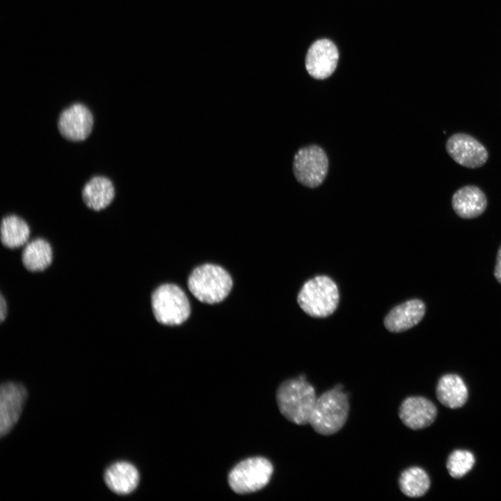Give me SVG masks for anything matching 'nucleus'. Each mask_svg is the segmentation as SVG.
I'll list each match as a JSON object with an SVG mask.
<instances>
[{"label": "nucleus", "mask_w": 501, "mask_h": 501, "mask_svg": "<svg viewBox=\"0 0 501 501\" xmlns=\"http://www.w3.org/2000/svg\"><path fill=\"white\" fill-rule=\"evenodd\" d=\"M27 398L26 388L17 383L6 382L0 389V434L6 436L17 423Z\"/></svg>", "instance_id": "obj_9"}, {"label": "nucleus", "mask_w": 501, "mask_h": 501, "mask_svg": "<svg viewBox=\"0 0 501 501\" xmlns=\"http://www.w3.org/2000/svg\"><path fill=\"white\" fill-rule=\"evenodd\" d=\"M424 302L415 299L393 308L384 319L385 328L391 332H403L417 325L424 316Z\"/></svg>", "instance_id": "obj_14"}, {"label": "nucleus", "mask_w": 501, "mask_h": 501, "mask_svg": "<svg viewBox=\"0 0 501 501\" xmlns=\"http://www.w3.org/2000/svg\"><path fill=\"white\" fill-rule=\"evenodd\" d=\"M451 203L454 212L460 218L471 219L485 212L488 200L480 188L475 185H466L454 193Z\"/></svg>", "instance_id": "obj_13"}, {"label": "nucleus", "mask_w": 501, "mask_h": 501, "mask_svg": "<svg viewBox=\"0 0 501 501\" xmlns=\"http://www.w3.org/2000/svg\"><path fill=\"white\" fill-rule=\"evenodd\" d=\"M93 122V116L89 109L82 104L76 103L61 113L58 129L65 138L80 141L91 133Z\"/></svg>", "instance_id": "obj_10"}, {"label": "nucleus", "mask_w": 501, "mask_h": 501, "mask_svg": "<svg viewBox=\"0 0 501 501\" xmlns=\"http://www.w3.org/2000/svg\"><path fill=\"white\" fill-rule=\"evenodd\" d=\"M468 395L466 383L456 374H445L438 382L436 397L446 407L457 408L463 406L467 401Z\"/></svg>", "instance_id": "obj_17"}, {"label": "nucleus", "mask_w": 501, "mask_h": 501, "mask_svg": "<svg viewBox=\"0 0 501 501\" xmlns=\"http://www.w3.org/2000/svg\"><path fill=\"white\" fill-rule=\"evenodd\" d=\"M151 304L156 320L164 325L181 324L190 315V305L186 294L173 284L158 287L152 294Z\"/></svg>", "instance_id": "obj_5"}, {"label": "nucleus", "mask_w": 501, "mask_h": 501, "mask_svg": "<svg viewBox=\"0 0 501 501\" xmlns=\"http://www.w3.org/2000/svg\"><path fill=\"white\" fill-rule=\"evenodd\" d=\"M305 376L283 381L276 392V401L281 414L289 421L298 424H309L317 400L313 386Z\"/></svg>", "instance_id": "obj_1"}, {"label": "nucleus", "mask_w": 501, "mask_h": 501, "mask_svg": "<svg viewBox=\"0 0 501 501\" xmlns=\"http://www.w3.org/2000/svg\"><path fill=\"white\" fill-rule=\"evenodd\" d=\"M400 491L409 498L424 495L430 487V479L424 470L420 467H410L404 470L399 478Z\"/></svg>", "instance_id": "obj_20"}, {"label": "nucleus", "mask_w": 501, "mask_h": 501, "mask_svg": "<svg viewBox=\"0 0 501 501\" xmlns=\"http://www.w3.org/2000/svg\"><path fill=\"white\" fill-rule=\"evenodd\" d=\"M339 299L338 288L335 282L326 276H318L303 285L297 301L308 315L326 317L336 310Z\"/></svg>", "instance_id": "obj_4"}, {"label": "nucleus", "mask_w": 501, "mask_h": 501, "mask_svg": "<svg viewBox=\"0 0 501 501\" xmlns=\"http://www.w3.org/2000/svg\"><path fill=\"white\" fill-rule=\"evenodd\" d=\"M139 478L136 468L126 461L112 464L104 473L106 484L118 495H127L133 492L138 484Z\"/></svg>", "instance_id": "obj_15"}, {"label": "nucleus", "mask_w": 501, "mask_h": 501, "mask_svg": "<svg viewBox=\"0 0 501 501\" xmlns=\"http://www.w3.org/2000/svg\"><path fill=\"white\" fill-rule=\"evenodd\" d=\"M0 232L1 244L10 249L24 246L30 236L27 223L21 217L13 214L2 218Z\"/></svg>", "instance_id": "obj_19"}, {"label": "nucleus", "mask_w": 501, "mask_h": 501, "mask_svg": "<svg viewBox=\"0 0 501 501\" xmlns=\"http://www.w3.org/2000/svg\"><path fill=\"white\" fill-rule=\"evenodd\" d=\"M338 58V50L332 41L319 40L308 49L305 58L306 70L315 79H326L335 70Z\"/></svg>", "instance_id": "obj_11"}, {"label": "nucleus", "mask_w": 501, "mask_h": 501, "mask_svg": "<svg viewBox=\"0 0 501 501\" xmlns=\"http://www.w3.org/2000/svg\"><path fill=\"white\" fill-rule=\"evenodd\" d=\"M52 260V248L50 244L42 238L28 241L22 253L23 266L31 272L44 271L50 266Z\"/></svg>", "instance_id": "obj_18"}, {"label": "nucleus", "mask_w": 501, "mask_h": 501, "mask_svg": "<svg viewBox=\"0 0 501 501\" xmlns=\"http://www.w3.org/2000/svg\"><path fill=\"white\" fill-rule=\"evenodd\" d=\"M437 415V408L432 401L421 396L406 398L399 408V417L405 426L413 430L424 429L431 425Z\"/></svg>", "instance_id": "obj_12"}, {"label": "nucleus", "mask_w": 501, "mask_h": 501, "mask_svg": "<svg viewBox=\"0 0 501 501\" xmlns=\"http://www.w3.org/2000/svg\"><path fill=\"white\" fill-rule=\"evenodd\" d=\"M445 150L456 164L468 168H480L488 159L486 147L466 133H455L450 136L446 141Z\"/></svg>", "instance_id": "obj_8"}, {"label": "nucleus", "mask_w": 501, "mask_h": 501, "mask_svg": "<svg viewBox=\"0 0 501 501\" xmlns=\"http://www.w3.org/2000/svg\"><path fill=\"white\" fill-rule=\"evenodd\" d=\"M7 303L3 297V294H1L0 295V321L3 322L6 317L8 313V307H7Z\"/></svg>", "instance_id": "obj_23"}, {"label": "nucleus", "mask_w": 501, "mask_h": 501, "mask_svg": "<svg viewBox=\"0 0 501 501\" xmlns=\"http://www.w3.org/2000/svg\"><path fill=\"white\" fill-rule=\"evenodd\" d=\"M349 413L347 395L334 388L317 398L309 424L319 434L330 436L340 431Z\"/></svg>", "instance_id": "obj_2"}, {"label": "nucleus", "mask_w": 501, "mask_h": 501, "mask_svg": "<svg viewBox=\"0 0 501 501\" xmlns=\"http://www.w3.org/2000/svg\"><path fill=\"white\" fill-rule=\"evenodd\" d=\"M475 464L474 455L469 451L457 450L451 453L447 461V469L454 478L466 475Z\"/></svg>", "instance_id": "obj_21"}, {"label": "nucleus", "mask_w": 501, "mask_h": 501, "mask_svg": "<svg viewBox=\"0 0 501 501\" xmlns=\"http://www.w3.org/2000/svg\"><path fill=\"white\" fill-rule=\"evenodd\" d=\"M232 280L222 267L205 264L196 268L188 280V287L200 301L214 304L223 301L230 293Z\"/></svg>", "instance_id": "obj_3"}, {"label": "nucleus", "mask_w": 501, "mask_h": 501, "mask_svg": "<svg viewBox=\"0 0 501 501\" xmlns=\"http://www.w3.org/2000/svg\"><path fill=\"white\" fill-rule=\"evenodd\" d=\"M328 167L327 156L319 146L310 145L299 150L294 156L293 169L296 180L308 187L320 185Z\"/></svg>", "instance_id": "obj_7"}, {"label": "nucleus", "mask_w": 501, "mask_h": 501, "mask_svg": "<svg viewBox=\"0 0 501 501\" xmlns=\"http://www.w3.org/2000/svg\"><path fill=\"white\" fill-rule=\"evenodd\" d=\"M494 276L498 282L501 284V245L498 250L496 256V264L494 269Z\"/></svg>", "instance_id": "obj_22"}, {"label": "nucleus", "mask_w": 501, "mask_h": 501, "mask_svg": "<svg viewBox=\"0 0 501 501\" xmlns=\"http://www.w3.org/2000/svg\"><path fill=\"white\" fill-rule=\"evenodd\" d=\"M115 189L111 181L103 176L91 178L82 189V198L85 205L91 209L100 211L112 202Z\"/></svg>", "instance_id": "obj_16"}, {"label": "nucleus", "mask_w": 501, "mask_h": 501, "mask_svg": "<svg viewBox=\"0 0 501 501\" xmlns=\"http://www.w3.org/2000/svg\"><path fill=\"white\" fill-rule=\"evenodd\" d=\"M273 472V465L267 459L251 457L237 463L229 472L228 481L236 493H250L264 488Z\"/></svg>", "instance_id": "obj_6"}]
</instances>
